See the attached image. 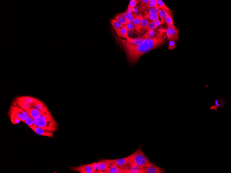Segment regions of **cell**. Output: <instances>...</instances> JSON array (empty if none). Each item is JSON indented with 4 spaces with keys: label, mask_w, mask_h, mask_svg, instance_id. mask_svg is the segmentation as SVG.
<instances>
[{
    "label": "cell",
    "mask_w": 231,
    "mask_h": 173,
    "mask_svg": "<svg viewBox=\"0 0 231 173\" xmlns=\"http://www.w3.org/2000/svg\"><path fill=\"white\" fill-rule=\"evenodd\" d=\"M150 21L146 19V18L143 17L141 21L140 24L138 27L135 28V29L136 31L140 33H143L144 31L147 30V28L149 24Z\"/></svg>",
    "instance_id": "cell-12"
},
{
    "label": "cell",
    "mask_w": 231,
    "mask_h": 173,
    "mask_svg": "<svg viewBox=\"0 0 231 173\" xmlns=\"http://www.w3.org/2000/svg\"><path fill=\"white\" fill-rule=\"evenodd\" d=\"M32 108L37 109L41 113L52 115L46 104L39 99L35 103L32 104Z\"/></svg>",
    "instance_id": "cell-9"
},
{
    "label": "cell",
    "mask_w": 231,
    "mask_h": 173,
    "mask_svg": "<svg viewBox=\"0 0 231 173\" xmlns=\"http://www.w3.org/2000/svg\"><path fill=\"white\" fill-rule=\"evenodd\" d=\"M128 157L130 161L131 166L136 165L142 169V170L145 166L148 163H151L144 154L141 147H139L134 153Z\"/></svg>",
    "instance_id": "cell-3"
},
{
    "label": "cell",
    "mask_w": 231,
    "mask_h": 173,
    "mask_svg": "<svg viewBox=\"0 0 231 173\" xmlns=\"http://www.w3.org/2000/svg\"><path fill=\"white\" fill-rule=\"evenodd\" d=\"M167 30L160 29L159 34L156 38L146 39L138 45L129 44L127 41L115 35L117 42L122 46L125 52L128 60L132 63L138 62L139 59L144 54L163 44L166 41L165 33Z\"/></svg>",
    "instance_id": "cell-1"
},
{
    "label": "cell",
    "mask_w": 231,
    "mask_h": 173,
    "mask_svg": "<svg viewBox=\"0 0 231 173\" xmlns=\"http://www.w3.org/2000/svg\"><path fill=\"white\" fill-rule=\"evenodd\" d=\"M111 23L115 31L120 29L124 27L123 25L117 21L116 19H112L111 20Z\"/></svg>",
    "instance_id": "cell-26"
},
{
    "label": "cell",
    "mask_w": 231,
    "mask_h": 173,
    "mask_svg": "<svg viewBox=\"0 0 231 173\" xmlns=\"http://www.w3.org/2000/svg\"><path fill=\"white\" fill-rule=\"evenodd\" d=\"M125 28L129 32L133 31L135 29V27L132 23H129L127 24L124 26Z\"/></svg>",
    "instance_id": "cell-33"
},
{
    "label": "cell",
    "mask_w": 231,
    "mask_h": 173,
    "mask_svg": "<svg viewBox=\"0 0 231 173\" xmlns=\"http://www.w3.org/2000/svg\"><path fill=\"white\" fill-rule=\"evenodd\" d=\"M158 14L161 19V22L162 23H164L165 22V17L168 13L165 10H160Z\"/></svg>",
    "instance_id": "cell-29"
},
{
    "label": "cell",
    "mask_w": 231,
    "mask_h": 173,
    "mask_svg": "<svg viewBox=\"0 0 231 173\" xmlns=\"http://www.w3.org/2000/svg\"><path fill=\"white\" fill-rule=\"evenodd\" d=\"M30 128L37 134L41 136L48 137L53 138L54 132L46 131L41 128L37 127L35 125Z\"/></svg>",
    "instance_id": "cell-10"
},
{
    "label": "cell",
    "mask_w": 231,
    "mask_h": 173,
    "mask_svg": "<svg viewBox=\"0 0 231 173\" xmlns=\"http://www.w3.org/2000/svg\"><path fill=\"white\" fill-rule=\"evenodd\" d=\"M176 45L174 43V41H169L168 48L169 50H172L176 47Z\"/></svg>",
    "instance_id": "cell-35"
},
{
    "label": "cell",
    "mask_w": 231,
    "mask_h": 173,
    "mask_svg": "<svg viewBox=\"0 0 231 173\" xmlns=\"http://www.w3.org/2000/svg\"><path fill=\"white\" fill-rule=\"evenodd\" d=\"M143 18V16L141 15H138L135 18L133 21V24L134 25L135 28L138 27L142 19Z\"/></svg>",
    "instance_id": "cell-27"
},
{
    "label": "cell",
    "mask_w": 231,
    "mask_h": 173,
    "mask_svg": "<svg viewBox=\"0 0 231 173\" xmlns=\"http://www.w3.org/2000/svg\"><path fill=\"white\" fill-rule=\"evenodd\" d=\"M162 23L161 21L159 19L156 21H150L147 28V32L156 29Z\"/></svg>",
    "instance_id": "cell-18"
},
{
    "label": "cell",
    "mask_w": 231,
    "mask_h": 173,
    "mask_svg": "<svg viewBox=\"0 0 231 173\" xmlns=\"http://www.w3.org/2000/svg\"><path fill=\"white\" fill-rule=\"evenodd\" d=\"M135 12H133V13H131L127 11L124 12L123 13L124 17L126 18V19L129 20L132 17L133 14L135 13Z\"/></svg>",
    "instance_id": "cell-34"
},
{
    "label": "cell",
    "mask_w": 231,
    "mask_h": 173,
    "mask_svg": "<svg viewBox=\"0 0 231 173\" xmlns=\"http://www.w3.org/2000/svg\"><path fill=\"white\" fill-rule=\"evenodd\" d=\"M160 30H158V31H156L154 30H151L150 31L147 32L146 34L142 36L146 39H153L158 37L159 34Z\"/></svg>",
    "instance_id": "cell-20"
},
{
    "label": "cell",
    "mask_w": 231,
    "mask_h": 173,
    "mask_svg": "<svg viewBox=\"0 0 231 173\" xmlns=\"http://www.w3.org/2000/svg\"><path fill=\"white\" fill-rule=\"evenodd\" d=\"M127 41L128 43L133 45H138L141 44L146 39L143 37L135 39H132L128 37L127 39Z\"/></svg>",
    "instance_id": "cell-16"
},
{
    "label": "cell",
    "mask_w": 231,
    "mask_h": 173,
    "mask_svg": "<svg viewBox=\"0 0 231 173\" xmlns=\"http://www.w3.org/2000/svg\"><path fill=\"white\" fill-rule=\"evenodd\" d=\"M115 32L120 37H122L124 39H127L129 37H128L129 31L124 26L120 30H116Z\"/></svg>",
    "instance_id": "cell-22"
},
{
    "label": "cell",
    "mask_w": 231,
    "mask_h": 173,
    "mask_svg": "<svg viewBox=\"0 0 231 173\" xmlns=\"http://www.w3.org/2000/svg\"><path fill=\"white\" fill-rule=\"evenodd\" d=\"M108 173H130L129 170L120 168L114 163L111 164Z\"/></svg>",
    "instance_id": "cell-13"
},
{
    "label": "cell",
    "mask_w": 231,
    "mask_h": 173,
    "mask_svg": "<svg viewBox=\"0 0 231 173\" xmlns=\"http://www.w3.org/2000/svg\"><path fill=\"white\" fill-rule=\"evenodd\" d=\"M13 105L24 110L32 108V104H29L24 101L19 100L16 99L13 103Z\"/></svg>",
    "instance_id": "cell-14"
},
{
    "label": "cell",
    "mask_w": 231,
    "mask_h": 173,
    "mask_svg": "<svg viewBox=\"0 0 231 173\" xmlns=\"http://www.w3.org/2000/svg\"><path fill=\"white\" fill-rule=\"evenodd\" d=\"M168 39L170 41H176L179 39L178 31L175 26L168 27L166 32Z\"/></svg>",
    "instance_id": "cell-8"
},
{
    "label": "cell",
    "mask_w": 231,
    "mask_h": 173,
    "mask_svg": "<svg viewBox=\"0 0 231 173\" xmlns=\"http://www.w3.org/2000/svg\"><path fill=\"white\" fill-rule=\"evenodd\" d=\"M33 119L36 126L45 130L52 132L57 130V123L52 115L41 113L39 116Z\"/></svg>",
    "instance_id": "cell-2"
},
{
    "label": "cell",
    "mask_w": 231,
    "mask_h": 173,
    "mask_svg": "<svg viewBox=\"0 0 231 173\" xmlns=\"http://www.w3.org/2000/svg\"><path fill=\"white\" fill-rule=\"evenodd\" d=\"M140 1L131 0L129 3L127 11L131 13H133L134 12V9L135 7H136L138 3Z\"/></svg>",
    "instance_id": "cell-25"
},
{
    "label": "cell",
    "mask_w": 231,
    "mask_h": 173,
    "mask_svg": "<svg viewBox=\"0 0 231 173\" xmlns=\"http://www.w3.org/2000/svg\"><path fill=\"white\" fill-rule=\"evenodd\" d=\"M149 0H141L140 1V6L138 7V10L141 12H145L147 10V5Z\"/></svg>",
    "instance_id": "cell-23"
},
{
    "label": "cell",
    "mask_w": 231,
    "mask_h": 173,
    "mask_svg": "<svg viewBox=\"0 0 231 173\" xmlns=\"http://www.w3.org/2000/svg\"><path fill=\"white\" fill-rule=\"evenodd\" d=\"M102 161L110 164L114 163L120 168L129 170L131 166V163L129 157L118 159H102Z\"/></svg>",
    "instance_id": "cell-5"
},
{
    "label": "cell",
    "mask_w": 231,
    "mask_h": 173,
    "mask_svg": "<svg viewBox=\"0 0 231 173\" xmlns=\"http://www.w3.org/2000/svg\"><path fill=\"white\" fill-rule=\"evenodd\" d=\"M18 100L24 101L30 104H33L37 101L38 99L30 96H22L17 98Z\"/></svg>",
    "instance_id": "cell-17"
},
{
    "label": "cell",
    "mask_w": 231,
    "mask_h": 173,
    "mask_svg": "<svg viewBox=\"0 0 231 173\" xmlns=\"http://www.w3.org/2000/svg\"><path fill=\"white\" fill-rule=\"evenodd\" d=\"M94 163L89 164L82 165L77 167H70V170L81 173H95L94 169Z\"/></svg>",
    "instance_id": "cell-6"
},
{
    "label": "cell",
    "mask_w": 231,
    "mask_h": 173,
    "mask_svg": "<svg viewBox=\"0 0 231 173\" xmlns=\"http://www.w3.org/2000/svg\"><path fill=\"white\" fill-rule=\"evenodd\" d=\"M143 173H164L165 169L157 166L151 163H148L142 168Z\"/></svg>",
    "instance_id": "cell-7"
},
{
    "label": "cell",
    "mask_w": 231,
    "mask_h": 173,
    "mask_svg": "<svg viewBox=\"0 0 231 173\" xmlns=\"http://www.w3.org/2000/svg\"><path fill=\"white\" fill-rule=\"evenodd\" d=\"M165 22L167 23V28L174 26L172 17L169 14L165 17Z\"/></svg>",
    "instance_id": "cell-28"
},
{
    "label": "cell",
    "mask_w": 231,
    "mask_h": 173,
    "mask_svg": "<svg viewBox=\"0 0 231 173\" xmlns=\"http://www.w3.org/2000/svg\"><path fill=\"white\" fill-rule=\"evenodd\" d=\"M24 123L26 124L30 128H31L35 125L34 124L33 119L29 116L27 117L24 121Z\"/></svg>",
    "instance_id": "cell-32"
},
{
    "label": "cell",
    "mask_w": 231,
    "mask_h": 173,
    "mask_svg": "<svg viewBox=\"0 0 231 173\" xmlns=\"http://www.w3.org/2000/svg\"><path fill=\"white\" fill-rule=\"evenodd\" d=\"M158 5L160 7V9L166 11L169 15L172 17H173V12L170 9H169L166 6L165 3L162 0H156Z\"/></svg>",
    "instance_id": "cell-19"
},
{
    "label": "cell",
    "mask_w": 231,
    "mask_h": 173,
    "mask_svg": "<svg viewBox=\"0 0 231 173\" xmlns=\"http://www.w3.org/2000/svg\"><path fill=\"white\" fill-rule=\"evenodd\" d=\"M9 115L11 121L13 124H19L21 121L24 122L25 119L29 116L25 110L14 105L11 107Z\"/></svg>",
    "instance_id": "cell-4"
},
{
    "label": "cell",
    "mask_w": 231,
    "mask_h": 173,
    "mask_svg": "<svg viewBox=\"0 0 231 173\" xmlns=\"http://www.w3.org/2000/svg\"><path fill=\"white\" fill-rule=\"evenodd\" d=\"M115 19L124 26L129 23V20L126 19L124 17L123 13L118 14L115 17Z\"/></svg>",
    "instance_id": "cell-21"
},
{
    "label": "cell",
    "mask_w": 231,
    "mask_h": 173,
    "mask_svg": "<svg viewBox=\"0 0 231 173\" xmlns=\"http://www.w3.org/2000/svg\"><path fill=\"white\" fill-rule=\"evenodd\" d=\"M25 110L28 113L29 116L33 119L37 118L41 113L39 110L33 108Z\"/></svg>",
    "instance_id": "cell-15"
},
{
    "label": "cell",
    "mask_w": 231,
    "mask_h": 173,
    "mask_svg": "<svg viewBox=\"0 0 231 173\" xmlns=\"http://www.w3.org/2000/svg\"><path fill=\"white\" fill-rule=\"evenodd\" d=\"M97 163H98V169L97 173H108L111 164L102 160Z\"/></svg>",
    "instance_id": "cell-11"
},
{
    "label": "cell",
    "mask_w": 231,
    "mask_h": 173,
    "mask_svg": "<svg viewBox=\"0 0 231 173\" xmlns=\"http://www.w3.org/2000/svg\"><path fill=\"white\" fill-rule=\"evenodd\" d=\"M147 8H156L160 9V7L158 5L156 0H149Z\"/></svg>",
    "instance_id": "cell-31"
},
{
    "label": "cell",
    "mask_w": 231,
    "mask_h": 173,
    "mask_svg": "<svg viewBox=\"0 0 231 173\" xmlns=\"http://www.w3.org/2000/svg\"><path fill=\"white\" fill-rule=\"evenodd\" d=\"M160 10L161 9L156 8H147V10L144 12L145 14L150 13L158 14L159 12H160Z\"/></svg>",
    "instance_id": "cell-30"
},
{
    "label": "cell",
    "mask_w": 231,
    "mask_h": 173,
    "mask_svg": "<svg viewBox=\"0 0 231 173\" xmlns=\"http://www.w3.org/2000/svg\"><path fill=\"white\" fill-rule=\"evenodd\" d=\"M143 17L148 20L149 21H156L158 19L159 15L158 14L150 13L145 14V16Z\"/></svg>",
    "instance_id": "cell-24"
},
{
    "label": "cell",
    "mask_w": 231,
    "mask_h": 173,
    "mask_svg": "<svg viewBox=\"0 0 231 173\" xmlns=\"http://www.w3.org/2000/svg\"><path fill=\"white\" fill-rule=\"evenodd\" d=\"M138 15H137V14L135 13V12L133 14L132 17H131V19H129V23H132L133 20H134L135 19V18Z\"/></svg>",
    "instance_id": "cell-36"
}]
</instances>
